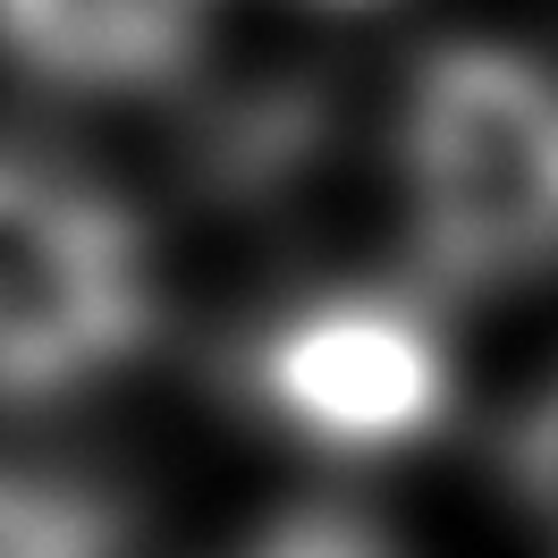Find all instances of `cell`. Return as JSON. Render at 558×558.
Here are the masks:
<instances>
[{
	"label": "cell",
	"mask_w": 558,
	"mask_h": 558,
	"mask_svg": "<svg viewBox=\"0 0 558 558\" xmlns=\"http://www.w3.org/2000/svg\"><path fill=\"white\" fill-rule=\"evenodd\" d=\"M238 558H398V550L364 517H348V508H305V517L263 524Z\"/></svg>",
	"instance_id": "obj_6"
},
{
	"label": "cell",
	"mask_w": 558,
	"mask_h": 558,
	"mask_svg": "<svg viewBox=\"0 0 558 558\" xmlns=\"http://www.w3.org/2000/svg\"><path fill=\"white\" fill-rule=\"evenodd\" d=\"M0 558H119V533L76 483L0 465Z\"/></svg>",
	"instance_id": "obj_5"
},
{
	"label": "cell",
	"mask_w": 558,
	"mask_h": 558,
	"mask_svg": "<svg viewBox=\"0 0 558 558\" xmlns=\"http://www.w3.org/2000/svg\"><path fill=\"white\" fill-rule=\"evenodd\" d=\"M229 0H0V60L51 94H144L178 76Z\"/></svg>",
	"instance_id": "obj_3"
},
{
	"label": "cell",
	"mask_w": 558,
	"mask_h": 558,
	"mask_svg": "<svg viewBox=\"0 0 558 558\" xmlns=\"http://www.w3.org/2000/svg\"><path fill=\"white\" fill-rule=\"evenodd\" d=\"M161 322L144 220L94 170L0 136V407L119 381Z\"/></svg>",
	"instance_id": "obj_2"
},
{
	"label": "cell",
	"mask_w": 558,
	"mask_h": 558,
	"mask_svg": "<svg viewBox=\"0 0 558 558\" xmlns=\"http://www.w3.org/2000/svg\"><path fill=\"white\" fill-rule=\"evenodd\" d=\"M389 186L432 288L558 271V69L517 43H440L389 119Z\"/></svg>",
	"instance_id": "obj_1"
},
{
	"label": "cell",
	"mask_w": 558,
	"mask_h": 558,
	"mask_svg": "<svg viewBox=\"0 0 558 558\" xmlns=\"http://www.w3.org/2000/svg\"><path fill=\"white\" fill-rule=\"evenodd\" d=\"M517 490H524V517L542 524V542L558 550V381L517 423Z\"/></svg>",
	"instance_id": "obj_7"
},
{
	"label": "cell",
	"mask_w": 558,
	"mask_h": 558,
	"mask_svg": "<svg viewBox=\"0 0 558 558\" xmlns=\"http://www.w3.org/2000/svg\"><path fill=\"white\" fill-rule=\"evenodd\" d=\"M440 364V355H432ZM423 364V330L415 322H381V314H330L314 339H288L279 389L296 423H330V440H381L389 423H407L432 389Z\"/></svg>",
	"instance_id": "obj_4"
}]
</instances>
